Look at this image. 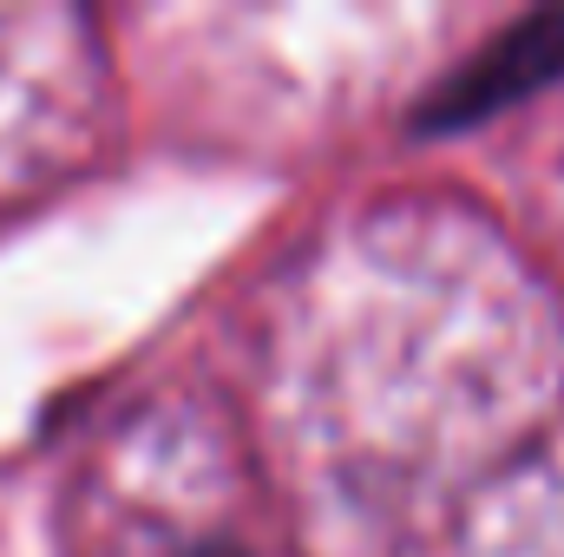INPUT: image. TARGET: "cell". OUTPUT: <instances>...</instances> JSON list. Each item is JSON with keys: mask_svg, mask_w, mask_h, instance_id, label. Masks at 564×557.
Instances as JSON below:
<instances>
[{"mask_svg": "<svg viewBox=\"0 0 564 557\" xmlns=\"http://www.w3.org/2000/svg\"><path fill=\"white\" fill-rule=\"evenodd\" d=\"M564 79V7H545V13H525L512 20L499 40H486L453 79H440L421 99L414 125L421 132H459V125H479L519 99H532L539 86Z\"/></svg>", "mask_w": 564, "mask_h": 557, "instance_id": "obj_1", "label": "cell"}]
</instances>
